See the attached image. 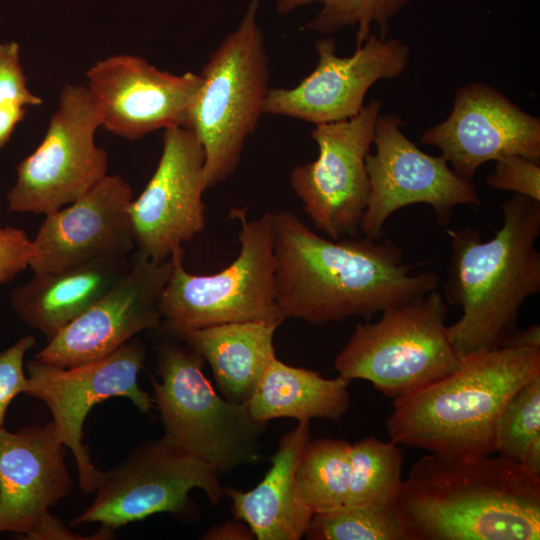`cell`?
Listing matches in <instances>:
<instances>
[{"mask_svg":"<svg viewBox=\"0 0 540 540\" xmlns=\"http://www.w3.org/2000/svg\"><path fill=\"white\" fill-rule=\"evenodd\" d=\"M314 70L292 88H269L264 114L314 125L350 119L364 107L367 92L379 80L398 78L406 69L410 48L396 38L371 34L348 57L336 53L333 38L314 44Z\"/></svg>","mask_w":540,"mask_h":540,"instance_id":"14","label":"cell"},{"mask_svg":"<svg viewBox=\"0 0 540 540\" xmlns=\"http://www.w3.org/2000/svg\"><path fill=\"white\" fill-rule=\"evenodd\" d=\"M101 124L87 86L66 84L41 143L17 165L7 194L9 211L48 215L107 176L108 153L95 143Z\"/></svg>","mask_w":540,"mask_h":540,"instance_id":"9","label":"cell"},{"mask_svg":"<svg viewBox=\"0 0 540 540\" xmlns=\"http://www.w3.org/2000/svg\"><path fill=\"white\" fill-rule=\"evenodd\" d=\"M31 240L11 226L0 228V287L28 267Z\"/></svg>","mask_w":540,"mask_h":540,"instance_id":"33","label":"cell"},{"mask_svg":"<svg viewBox=\"0 0 540 540\" xmlns=\"http://www.w3.org/2000/svg\"><path fill=\"white\" fill-rule=\"evenodd\" d=\"M382 102L371 100L356 116L315 125L318 156L296 166L290 185L316 229L333 240L354 236L367 206L366 156L373 145Z\"/></svg>","mask_w":540,"mask_h":540,"instance_id":"12","label":"cell"},{"mask_svg":"<svg viewBox=\"0 0 540 540\" xmlns=\"http://www.w3.org/2000/svg\"><path fill=\"white\" fill-rule=\"evenodd\" d=\"M420 140L437 147L456 174L472 181L488 161L515 155L539 161L540 119L491 85L471 82L455 92L449 116Z\"/></svg>","mask_w":540,"mask_h":540,"instance_id":"18","label":"cell"},{"mask_svg":"<svg viewBox=\"0 0 540 540\" xmlns=\"http://www.w3.org/2000/svg\"><path fill=\"white\" fill-rule=\"evenodd\" d=\"M42 104V99L27 86L16 42L0 43V110L27 109Z\"/></svg>","mask_w":540,"mask_h":540,"instance_id":"30","label":"cell"},{"mask_svg":"<svg viewBox=\"0 0 540 540\" xmlns=\"http://www.w3.org/2000/svg\"><path fill=\"white\" fill-rule=\"evenodd\" d=\"M130 264L129 256L101 258L34 273L12 291L11 306L49 341L124 276Z\"/></svg>","mask_w":540,"mask_h":540,"instance_id":"22","label":"cell"},{"mask_svg":"<svg viewBox=\"0 0 540 540\" xmlns=\"http://www.w3.org/2000/svg\"><path fill=\"white\" fill-rule=\"evenodd\" d=\"M27 109L0 110V150L10 141L16 126L24 119Z\"/></svg>","mask_w":540,"mask_h":540,"instance_id":"35","label":"cell"},{"mask_svg":"<svg viewBox=\"0 0 540 540\" xmlns=\"http://www.w3.org/2000/svg\"><path fill=\"white\" fill-rule=\"evenodd\" d=\"M310 440L308 420L284 434L270 456L271 467L249 491L224 489L232 501L235 520L246 523L257 540H299L305 535L313 512L303 501L296 484L301 453Z\"/></svg>","mask_w":540,"mask_h":540,"instance_id":"21","label":"cell"},{"mask_svg":"<svg viewBox=\"0 0 540 540\" xmlns=\"http://www.w3.org/2000/svg\"><path fill=\"white\" fill-rule=\"evenodd\" d=\"M494 451L540 475V375L502 408L494 428Z\"/></svg>","mask_w":540,"mask_h":540,"instance_id":"27","label":"cell"},{"mask_svg":"<svg viewBox=\"0 0 540 540\" xmlns=\"http://www.w3.org/2000/svg\"><path fill=\"white\" fill-rule=\"evenodd\" d=\"M486 183L492 189L510 191L540 202L539 161L518 155L499 159Z\"/></svg>","mask_w":540,"mask_h":540,"instance_id":"31","label":"cell"},{"mask_svg":"<svg viewBox=\"0 0 540 540\" xmlns=\"http://www.w3.org/2000/svg\"><path fill=\"white\" fill-rule=\"evenodd\" d=\"M259 0H251L238 26L208 57L191 106L188 127L204 154L206 190L232 175L254 133L269 90V58L257 22Z\"/></svg>","mask_w":540,"mask_h":540,"instance_id":"6","label":"cell"},{"mask_svg":"<svg viewBox=\"0 0 540 540\" xmlns=\"http://www.w3.org/2000/svg\"><path fill=\"white\" fill-rule=\"evenodd\" d=\"M230 216L240 221V250L226 268L195 275L183 266V247L171 254L172 272L160 298L162 321L155 330L178 337L224 323L284 321L276 303L273 213L249 220L243 207Z\"/></svg>","mask_w":540,"mask_h":540,"instance_id":"7","label":"cell"},{"mask_svg":"<svg viewBox=\"0 0 540 540\" xmlns=\"http://www.w3.org/2000/svg\"><path fill=\"white\" fill-rule=\"evenodd\" d=\"M132 200L130 185L120 175L108 174L75 202L45 215L31 240L28 267L38 273L128 257L136 249Z\"/></svg>","mask_w":540,"mask_h":540,"instance_id":"20","label":"cell"},{"mask_svg":"<svg viewBox=\"0 0 540 540\" xmlns=\"http://www.w3.org/2000/svg\"><path fill=\"white\" fill-rule=\"evenodd\" d=\"M349 383L340 375L326 379L315 371L287 365L275 356L261 374L247 405L253 419L260 423L277 418L336 420L349 408Z\"/></svg>","mask_w":540,"mask_h":540,"instance_id":"24","label":"cell"},{"mask_svg":"<svg viewBox=\"0 0 540 540\" xmlns=\"http://www.w3.org/2000/svg\"><path fill=\"white\" fill-rule=\"evenodd\" d=\"M358 323L334 360L340 376L369 381L396 399L414 393L458 368L461 357L446 325L447 307L433 290Z\"/></svg>","mask_w":540,"mask_h":540,"instance_id":"8","label":"cell"},{"mask_svg":"<svg viewBox=\"0 0 540 540\" xmlns=\"http://www.w3.org/2000/svg\"><path fill=\"white\" fill-rule=\"evenodd\" d=\"M501 210L502 226L488 241L472 228L447 231L452 252L444 295L462 309L447 332L460 357L501 347L517 330L524 302L540 292V202L514 194Z\"/></svg>","mask_w":540,"mask_h":540,"instance_id":"3","label":"cell"},{"mask_svg":"<svg viewBox=\"0 0 540 540\" xmlns=\"http://www.w3.org/2000/svg\"><path fill=\"white\" fill-rule=\"evenodd\" d=\"M145 358L144 344L132 338L110 355L76 367L64 368L35 358L27 364L24 394L49 408L59 439L75 458L79 485L86 494L96 491L104 474L94 466L83 443L86 417L96 404L116 396L128 398L140 412L150 414L153 399L137 379Z\"/></svg>","mask_w":540,"mask_h":540,"instance_id":"11","label":"cell"},{"mask_svg":"<svg viewBox=\"0 0 540 540\" xmlns=\"http://www.w3.org/2000/svg\"><path fill=\"white\" fill-rule=\"evenodd\" d=\"M351 475L344 505L381 509L396 505L402 486L399 444L366 437L351 444Z\"/></svg>","mask_w":540,"mask_h":540,"instance_id":"25","label":"cell"},{"mask_svg":"<svg viewBox=\"0 0 540 540\" xmlns=\"http://www.w3.org/2000/svg\"><path fill=\"white\" fill-rule=\"evenodd\" d=\"M65 453L52 421L15 432L0 428V533L33 540L99 539L73 533L49 512L72 487Z\"/></svg>","mask_w":540,"mask_h":540,"instance_id":"15","label":"cell"},{"mask_svg":"<svg viewBox=\"0 0 540 540\" xmlns=\"http://www.w3.org/2000/svg\"><path fill=\"white\" fill-rule=\"evenodd\" d=\"M502 346L540 348V326L533 325L524 330L517 329L506 338Z\"/></svg>","mask_w":540,"mask_h":540,"instance_id":"36","label":"cell"},{"mask_svg":"<svg viewBox=\"0 0 540 540\" xmlns=\"http://www.w3.org/2000/svg\"><path fill=\"white\" fill-rule=\"evenodd\" d=\"M172 272V261H150L134 251L129 270L92 306L80 314L35 356L71 368L102 359L162 321L160 298Z\"/></svg>","mask_w":540,"mask_h":540,"instance_id":"17","label":"cell"},{"mask_svg":"<svg viewBox=\"0 0 540 540\" xmlns=\"http://www.w3.org/2000/svg\"><path fill=\"white\" fill-rule=\"evenodd\" d=\"M273 222L276 303L284 320L368 321L438 286L435 272L414 274L390 238L327 239L288 210L273 214Z\"/></svg>","mask_w":540,"mask_h":540,"instance_id":"1","label":"cell"},{"mask_svg":"<svg viewBox=\"0 0 540 540\" xmlns=\"http://www.w3.org/2000/svg\"><path fill=\"white\" fill-rule=\"evenodd\" d=\"M87 88L107 131L137 140L156 130L188 127L200 74L162 71L144 58L117 54L86 72Z\"/></svg>","mask_w":540,"mask_h":540,"instance_id":"19","label":"cell"},{"mask_svg":"<svg viewBox=\"0 0 540 540\" xmlns=\"http://www.w3.org/2000/svg\"><path fill=\"white\" fill-rule=\"evenodd\" d=\"M204 162L203 147L190 128L163 130L157 167L129 206L136 252L162 263L203 231Z\"/></svg>","mask_w":540,"mask_h":540,"instance_id":"16","label":"cell"},{"mask_svg":"<svg viewBox=\"0 0 540 540\" xmlns=\"http://www.w3.org/2000/svg\"><path fill=\"white\" fill-rule=\"evenodd\" d=\"M35 344L36 339L32 335H25L0 351V428L4 426L6 412L13 399L27 389L24 357Z\"/></svg>","mask_w":540,"mask_h":540,"instance_id":"32","label":"cell"},{"mask_svg":"<svg viewBox=\"0 0 540 540\" xmlns=\"http://www.w3.org/2000/svg\"><path fill=\"white\" fill-rule=\"evenodd\" d=\"M351 444L344 439L308 441L296 470L298 491L313 514L345 504L349 490Z\"/></svg>","mask_w":540,"mask_h":540,"instance_id":"26","label":"cell"},{"mask_svg":"<svg viewBox=\"0 0 540 540\" xmlns=\"http://www.w3.org/2000/svg\"><path fill=\"white\" fill-rule=\"evenodd\" d=\"M193 489H201L215 506L224 495L212 466L163 437L147 441L104 472L94 500L70 526L98 522L115 531L157 513L189 521L198 513L189 496Z\"/></svg>","mask_w":540,"mask_h":540,"instance_id":"10","label":"cell"},{"mask_svg":"<svg viewBox=\"0 0 540 540\" xmlns=\"http://www.w3.org/2000/svg\"><path fill=\"white\" fill-rule=\"evenodd\" d=\"M280 325L263 320L224 323L178 337L209 364L222 397L244 404L252 396L264 369L276 356L273 341Z\"/></svg>","mask_w":540,"mask_h":540,"instance_id":"23","label":"cell"},{"mask_svg":"<svg viewBox=\"0 0 540 540\" xmlns=\"http://www.w3.org/2000/svg\"><path fill=\"white\" fill-rule=\"evenodd\" d=\"M206 540H252L255 535L250 527L239 520L213 526L202 537Z\"/></svg>","mask_w":540,"mask_h":540,"instance_id":"34","label":"cell"},{"mask_svg":"<svg viewBox=\"0 0 540 540\" xmlns=\"http://www.w3.org/2000/svg\"><path fill=\"white\" fill-rule=\"evenodd\" d=\"M408 0H276L278 14L286 15L298 7L319 2L320 11L306 28L322 34H331L346 27H357L356 47L372 34L376 24L379 36L386 38L389 23Z\"/></svg>","mask_w":540,"mask_h":540,"instance_id":"29","label":"cell"},{"mask_svg":"<svg viewBox=\"0 0 540 540\" xmlns=\"http://www.w3.org/2000/svg\"><path fill=\"white\" fill-rule=\"evenodd\" d=\"M395 114L379 115L375 125V152L366 156L369 196L359 230L378 240L386 220L397 210L427 204L441 226L448 225L459 205H479L472 181L456 174L443 156L419 149L401 130Z\"/></svg>","mask_w":540,"mask_h":540,"instance_id":"13","label":"cell"},{"mask_svg":"<svg viewBox=\"0 0 540 540\" xmlns=\"http://www.w3.org/2000/svg\"><path fill=\"white\" fill-rule=\"evenodd\" d=\"M304 536L309 540H415L396 505L381 509L342 505L315 513Z\"/></svg>","mask_w":540,"mask_h":540,"instance_id":"28","label":"cell"},{"mask_svg":"<svg viewBox=\"0 0 540 540\" xmlns=\"http://www.w3.org/2000/svg\"><path fill=\"white\" fill-rule=\"evenodd\" d=\"M159 333L152 399L160 413L163 438L218 474L258 462L267 423L255 421L247 403L228 401L216 392L203 372L204 359L187 342Z\"/></svg>","mask_w":540,"mask_h":540,"instance_id":"5","label":"cell"},{"mask_svg":"<svg viewBox=\"0 0 540 540\" xmlns=\"http://www.w3.org/2000/svg\"><path fill=\"white\" fill-rule=\"evenodd\" d=\"M539 375V347L501 346L466 354L449 375L394 399L386 419L390 440L451 458L491 455L499 413Z\"/></svg>","mask_w":540,"mask_h":540,"instance_id":"4","label":"cell"},{"mask_svg":"<svg viewBox=\"0 0 540 540\" xmlns=\"http://www.w3.org/2000/svg\"><path fill=\"white\" fill-rule=\"evenodd\" d=\"M396 506L415 540L540 539V475L498 454L421 457Z\"/></svg>","mask_w":540,"mask_h":540,"instance_id":"2","label":"cell"}]
</instances>
